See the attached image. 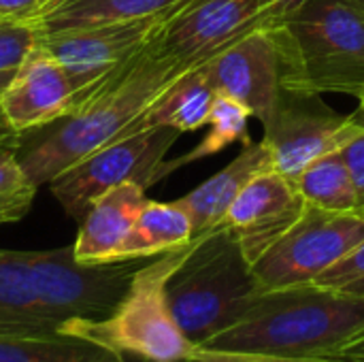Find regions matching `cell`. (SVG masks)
<instances>
[{
    "instance_id": "6da1fadb",
    "label": "cell",
    "mask_w": 364,
    "mask_h": 362,
    "mask_svg": "<svg viewBox=\"0 0 364 362\" xmlns=\"http://www.w3.org/2000/svg\"><path fill=\"white\" fill-rule=\"evenodd\" d=\"M364 331V297L316 284L260 292L190 362H309Z\"/></svg>"
},
{
    "instance_id": "44dd1931",
    "label": "cell",
    "mask_w": 364,
    "mask_h": 362,
    "mask_svg": "<svg viewBox=\"0 0 364 362\" xmlns=\"http://www.w3.org/2000/svg\"><path fill=\"white\" fill-rule=\"evenodd\" d=\"M296 190L307 205L328 211H358V194L341 151L314 160L296 179Z\"/></svg>"
},
{
    "instance_id": "30bf717a",
    "label": "cell",
    "mask_w": 364,
    "mask_h": 362,
    "mask_svg": "<svg viewBox=\"0 0 364 362\" xmlns=\"http://www.w3.org/2000/svg\"><path fill=\"white\" fill-rule=\"evenodd\" d=\"M262 128L273 171L294 181L314 160L341 151L364 124L354 113L341 115L326 107L320 94L284 90Z\"/></svg>"
},
{
    "instance_id": "ffe728a7",
    "label": "cell",
    "mask_w": 364,
    "mask_h": 362,
    "mask_svg": "<svg viewBox=\"0 0 364 362\" xmlns=\"http://www.w3.org/2000/svg\"><path fill=\"white\" fill-rule=\"evenodd\" d=\"M0 362H126V358L55 329L43 333H0Z\"/></svg>"
},
{
    "instance_id": "7c38bea8",
    "label": "cell",
    "mask_w": 364,
    "mask_h": 362,
    "mask_svg": "<svg viewBox=\"0 0 364 362\" xmlns=\"http://www.w3.org/2000/svg\"><path fill=\"white\" fill-rule=\"evenodd\" d=\"M203 68L218 94L235 98L260 122L271 115L284 92L282 53L269 26L239 38Z\"/></svg>"
},
{
    "instance_id": "603a6c76",
    "label": "cell",
    "mask_w": 364,
    "mask_h": 362,
    "mask_svg": "<svg viewBox=\"0 0 364 362\" xmlns=\"http://www.w3.org/2000/svg\"><path fill=\"white\" fill-rule=\"evenodd\" d=\"M0 312L36 316L55 322L45 314V309L36 299V292L28 275L23 252L0 250Z\"/></svg>"
},
{
    "instance_id": "4fadbf2b",
    "label": "cell",
    "mask_w": 364,
    "mask_h": 362,
    "mask_svg": "<svg viewBox=\"0 0 364 362\" xmlns=\"http://www.w3.org/2000/svg\"><path fill=\"white\" fill-rule=\"evenodd\" d=\"M305 209L307 201L294 181L271 169L247 181L228 209L224 224L254 265L303 218Z\"/></svg>"
},
{
    "instance_id": "52a82bcc",
    "label": "cell",
    "mask_w": 364,
    "mask_h": 362,
    "mask_svg": "<svg viewBox=\"0 0 364 362\" xmlns=\"http://www.w3.org/2000/svg\"><path fill=\"white\" fill-rule=\"evenodd\" d=\"M23 258L41 307L58 324L68 318H107L124 299L136 269L147 260L85 265L75 258L73 245L23 252Z\"/></svg>"
},
{
    "instance_id": "4316f807",
    "label": "cell",
    "mask_w": 364,
    "mask_h": 362,
    "mask_svg": "<svg viewBox=\"0 0 364 362\" xmlns=\"http://www.w3.org/2000/svg\"><path fill=\"white\" fill-rule=\"evenodd\" d=\"M341 156L352 173L354 186H356V194H358V211L364 213V130L354 137L343 149Z\"/></svg>"
},
{
    "instance_id": "484cf974",
    "label": "cell",
    "mask_w": 364,
    "mask_h": 362,
    "mask_svg": "<svg viewBox=\"0 0 364 362\" xmlns=\"http://www.w3.org/2000/svg\"><path fill=\"white\" fill-rule=\"evenodd\" d=\"M364 277V241L354 247L343 260H339L335 267H331L326 273H322L314 284L322 288H343L356 280Z\"/></svg>"
},
{
    "instance_id": "3957f363",
    "label": "cell",
    "mask_w": 364,
    "mask_h": 362,
    "mask_svg": "<svg viewBox=\"0 0 364 362\" xmlns=\"http://www.w3.org/2000/svg\"><path fill=\"white\" fill-rule=\"evenodd\" d=\"M282 53L284 90L364 92V0H307L286 23L271 26Z\"/></svg>"
},
{
    "instance_id": "ac0fdd59",
    "label": "cell",
    "mask_w": 364,
    "mask_h": 362,
    "mask_svg": "<svg viewBox=\"0 0 364 362\" xmlns=\"http://www.w3.org/2000/svg\"><path fill=\"white\" fill-rule=\"evenodd\" d=\"M218 92L207 79V73L200 66L190 68L186 75H181L128 130L124 137L156 128V126H168L177 128L179 132L198 130L209 124V115L213 109ZM122 137V139H124Z\"/></svg>"
},
{
    "instance_id": "8992f818",
    "label": "cell",
    "mask_w": 364,
    "mask_h": 362,
    "mask_svg": "<svg viewBox=\"0 0 364 362\" xmlns=\"http://www.w3.org/2000/svg\"><path fill=\"white\" fill-rule=\"evenodd\" d=\"M179 134L181 132L177 128L168 126L132 132L68 166L49 181V190L62 209L73 220L81 222L92 203L111 188L134 181L147 190L173 173L164 156L175 145Z\"/></svg>"
},
{
    "instance_id": "277c9868",
    "label": "cell",
    "mask_w": 364,
    "mask_h": 362,
    "mask_svg": "<svg viewBox=\"0 0 364 362\" xmlns=\"http://www.w3.org/2000/svg\"><path fill=\"white\" fill-rule=\"evenodd\" d=\"M258 294L252 262L226 224L192 241L166 286L171 314L194 348L235 324Z\"/></svg>"
},
{
    "instance_id": "1f68e13d",
    "label": "cell",
    "mask_w": 364,
    "mask_h": 362,
    "mask_svg": "<svg viewBox=\"0 0 364 362\" xmlns=\"http://www.w3.org/2000/svg\"><path fill=\"white\" fill-rule=\"evenodd\" d=\"M339 290H346V292H352V294L364 297V277L363 280H356V282H352V284H348V286H343V288H339Z\"/></svg>"
},
{
    "instance_id": "9a60e30c",
    "label": "cell",
    "mask_w": 364,
    "mask_h": 362,
    "mask_svg": "<svg viewBox=\"0 0 364 362\" xmlns=\"http://www.w3.org/2000/svg\"><path fill=\"white\" fill-rule=\"evenodd\" d=\"M147 203L145 188L134 181L119 183L98 196L79 222L75 258L85 265L117 262L119 252Z\"/></svg>"
},
{
    "instance_id": "d6a6232c",
    "label": "cell",
    "mask_w": 364,
    "mask_h": 362,
    "mask_svg": "<svg viewBox=\"0 0 364 362\" xmlns=\"http://www.w3.org/2000/svg\"><path fill=\"white\" fill-rule=\"evenodd\" d=\"M13 75H15V70H4V73H0V94H2V92H4V87L11 83Z\"/></svg>"
},
{
    "instance_id": "d6986e66",
    "label": "cell",
    "mask_w": 364,
    "mask_h": 362,
    "mask_svg": "<svg viewBox=\"0 0 364 362\" xmlns=\"http://www.w3.org/2000/svg\"><path fill=\"white\" fill-rule=\"evenodd\" d=\"M194 239L188 213L173 203L147 201L119 252V260L154 258Z\"/></svg>"
},
{
    "instance_id": "2e32d148",
    "label": "cell",
    "mask_w": 364,
    "mask_h": 362,
    "mask_svg": "<svg viewBox=\"0 0 364 362\" xmlns=\"http://www.w3.org/2000/svg\"><path fill=\"white\" fill-rule=\"evenodd\" d=\"M271 156L262 141L247 143L239 151V156L226 164L220 173L203 181L198 188L177 198L175 203L188 213L194 230V239L203 237L226 222V213L232 207L239 192L254 179L258 173L271 171Z\"/></svg>"
},
{
    "instance_id": "cb8c5ba5",
    "label": "cell",
    "mask_w": 364,
    "mask_h": 362,
    "mask_svg": "<svg viewBox=\"0 0 364 362\" xmlns=\"http://www.w3.org/2000/svg\"><path fill=\"white\" fill-rule=\"evenodd\" d=\"M36 188L23 171L19 156L0 141V226L17 222L30 211Z\"/></svg>"
},
{
    "instance_id": "8fae6325",
    "label": "cell",
    "mask_w": 364,
    "mask_h": 362,
    "mask_svg": "<svg viewBox=\"0 0 364 362\" xmlns=\"http://www.w3.org/2000/svg\"><path fill=\"white\" fill-rule=\"evenodd\" d=\"M264 26L269 19L260 0H190L156 36L154 47L183 64L200 66Z\"/></svg>"
},
{
    "instance_id": "5b68a950",
    "label": "cell",
    "mask_w": 364,
    "mask_h": 362,
    "mask_svg": "<svg viewBox=\"0 0 364 362\" xmlns=\"http://www.w3.org/2000/svg\"><path fill=\"white\" fill-rule=\"evenodd\" d=\"M192 241L147 258L132 275L124 299L107 318H68L58 324V331L139 361L190 362L194 346L181 333L171 314L166 286L188 256Z\"/></svg>"
},
{
    "instance_id": "d4e9b609",
    "label": "cell",
    "mask_w": 364,
    "mask_h": 362,
    "mask_svg": "<svg viewBox=\"0 0 364 362\" xmlns=\"http://www.w3.org/2000/svg\"><path fill=\"white\" fill-rule=\"evenodd\" d=\"M36 45V32L26 19L0 23V73L15 70Z\"/></svg>"
},
{
    "instance_id": "f546056e",
    "label": "cell",
    "mask_w": 364,
    "mask_h": 362,
    "mask_svg": "<svg viewBox=\"0 0 364 362\" xmlns=\"http://www.w3.org/2000/svg\"><path fill=\"white\" fill-rule=\"evenodd\" d=\"M53 0H0V13L15 19H30L47 9Z\"/></svg>"
},
{
    "instance_id": "83f0119b",
    "label": "cell",
    "mask_w": 364,
    "mask_h": 362,
    "mask_svg": "<svg viewBox=\"0 0 364 362\" xmlns=\"http://www.w3.org/2000/svg\"><path fill=\"white\" fill-rule=\"evenodd\" d=\"M260 2L269 19V28L286 23L307 4V0H260Z\"/></svg>"
},
{
    "instance_id": "e0dca14e",
    "label": "cell",
    "mask_w": 364,
    "mask_h": 362,
    "mask_svg": "<svg viewBox=\"0 0 364 362\" xmlns=\"http://www.w3.org/2000/svg\"><path fill=\"white\" fill-rule=\"evenodd\" d=\"M190 0H53L26 19L36 34H53L113 21H132L177 11Z\"/></svg>"
},
{
    "instance_id": "7a4b0ae2",
    "label": "cell",
    "mask_w": 364,
    "mask_h": 362,
    "mask_svg": "<svg viewBox=\"0 0 364 362\" xmlns=\"http://www.w3.org/2000/svg\"><path fill=\"white\" fill-rule=\"evenodd\" d=\"M154 41L68 117L45 126L47 132L28 143L19 160L36 186L49 183L92 151L122 139L181 75L194 68L160 53Z\"/></svg>"
},
{
    "instance_id": "ba28073f",
    "label": "cell",
    "mask_w": 364,
    "mask_h": 362,
    "mask_svg": "<svg viewBox=\"0 0 364 362\" xmlns=\"http://www.w3.org/2000/svg\"><path fill=\"white\" fill-rule=\"evenodd\" d=\"M363 241V211H328L307 205L303 218L252 265V271L260 292L307 286Z\"/></svg>"
},
{
    "instance_id": "5bb4252c",
    "label": "cell",
    "mask_w": 364,
    "mask_h": 362,
    "mask_svg": "<svg viewBox=\"0 0 364 362\" xmlns=\"http://www.w3.org/2000/svg\"><path fill=\"white\" fill-rule=\"evenodd\" d=\"M77 94L60 62L34 45L0 94V111L15 134L45 128L75 111Z\"/></svg>"
},
{
    "instance_id": "4dcf8cb0",
    "label": "cell",
    "mask_w": 364,
    "mask_h": 362,
    "mask_svg": "<svg viewBox=\"0 0 364 362\" xmlns=\"http://www.w3.org/2000/svg\"><path fill=\"white\" fill-rule=\"evenodd\" d=\"M17 134L11 130V126L6 124V119H4V115H2V111H0V141H6V139H15Z\"/></svg>"
},
{
    "instance_id": "836d02e7",
    "label": "cell",
    "mask_w": 364,
    "mask_h": 362,
    "mask_svg": "<svg viewBox=\"0 0 364 362\" xmlns=\"http://www.w3.org/2000/svg\"><path fill=\"white\" fill-rule=\"evenodd\" d=\"M360 122L364 124V92L358 96V109H356V113H354Z\"/></svg>"
},
{
    "instance_id": "e575fe53",
    "label": "cell",
    "mask_w": 364,
    "mask_h": 362,
    "mask_svg": "<svg viewBox=\"0 0 364 362\" xmlns=\"http://www.w3.org/2000/svg\"><path fill=\"white\" fill-rule=\"evenodd\" d=\"M11 19H15V17H9V15L0 13V23H4V21H11Z\"/></svg>"
},
{
    "instance_id": "9c48e42d",
    "label": "cell",
    "mask_w": 364,
    "mask_h": 362,
    "mask_svg": "<svg viewBox=\"0 0 364 362\" xmlns=\"http://www.w3.org/2000/svg\"><path fill=\"white\" fill-rule=\"evenodd\" d=\"M177 11L145 19L36 34V45L51 53L66 70L77 94V109L96 90L109 83L128 62H132L164 30Z\"/></svg>"
},
{
    "instance_id": "7402d4cb",
    "label": "cell",
    "mask_w": 364,
    "mask_h": 362,
    "mask_svg": "<svg viewBox=\"0 0 364 362\" xmlns=\"http://www.w3.org/2000/svg\"><path fill=\"white\" fill-rule=\"evenodd\" d=\"M250 117H252V113L241 102H237L230 96L218 94L215 102H213V109H211V115H209V124H207L209 132H207V137L190 154H186L183 158L171 160L168 162L171 171H175V169H179L183 164H190L194 160L213 156V154L226 149L228 145H232L237 141L243 143V145L252 143L250 130H247Z\"/></svg>"
},
{
    "instance_id": "f1b7e54d",
    "label": "cell",
    "mask_w": 364,
    "mask_h": 362,
    "mask_svg": "<svg viewBox=\"0 0 364 362\" xmlns=\"http://www.w3.org/2000/svg\"><path fill=\"white\" fill-rule=\"evenodd\" d=\"M309 362H364V331L350 341L341 344L337 350Z\"/></svg>"
}]
</instances>
